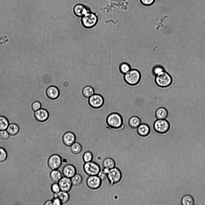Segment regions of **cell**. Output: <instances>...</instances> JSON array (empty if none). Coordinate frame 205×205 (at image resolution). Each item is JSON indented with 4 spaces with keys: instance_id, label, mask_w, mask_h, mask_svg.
Instances as JSON below:
<instances>
[{
    "instance_id": "1",
    "label": "cell",
    "mask_w": 205,
    "mask_h": 205,
    "mask_svg": "<svg viewBox=\"0 0 205 205\" xmlns=\"http://www.w3.org/2000/svg\"><path fill=\"white\" fill-rule=\"evenodd\" d=\"M155 82L159 87L165 88L169 87L171 84L172 79L171 76L164 71L156 75Z\"/></svg>"
},
{
    "instance_id": "2",
    "label": "cell",
    "mask_w": 205,
    "mask_h": 205,
    "mask_svg": "<svg viewBox=\"0 0 205 205\" xmlns=\"http://www.w3.org/2000/svg\"><path fill=\"white\" fill-rule=\"evenodd\" d=\"M106 123L110 128L117 129L123 123V119L119 113L114 112L108 115L106 119Z\"/></svg>"
},
{
    "instance_id": "3",
    "label": "cell",
    "mask_w": 205,
    "mask_h": 205,
    "mask_svg": "<svg viewBox=\"0 0 205 205\" xmlns=\"http://www.w3.org/2000/svg\"><path fill=\"white\" fill-rule=\"evenodd\" d=\"M124 78L128 85L134 86L137 85L140 82L141 75L139 71L135 69H130L124 74Z\"/></svg>"
},
{
    "instance_id": "4",
    "label": "cell",
    "mask_w": 205,
    "mask_h": 205,
    "mask_svg": "<svg viewBox=\"0 0 205 205\" xmlns=\"http://www.w3.org/2000/svg\"><path fill=\"white\" fill-rule=\"evenodd\" d=\"M98 20L96 14L92 13H87L82 17L81 20L82 25L87 29L93 27L96 24Z\"/></svg>"
},
{
    "instance_id": "5",
    "label": "cell",
    "mask_w": 205,
    "mask_h": 205,
    "mask_svg": "<svg viewBox=\"0 0 205 205\" xmlns=\"http://www.w3.org/2000/svg\"><path fill=\"white\" fill-rule=\"evenodd\" d=\"M153 127L156 132L163 134L168 131L170 129V125L169 122L166 119H157L155 121Z\"/></svg>"
},
{
    "instance_id": "6",
    "label": "cell",
    "mask_w": 205,
    "mask_h": 205,
    "mask_svg": "<svg viewBox=\"0 0 205 205\" xmlns=\"http://www.w3.org/2000/svg\"><path fill=\"white\" fill-rule=\"evenodd\" d=\"M122 175L120 170L117 167L109 170L107 173V178L111 185L119 182L121 180Z\"/></svg>"
},
{
    "instance_id": "7",
    "label": "cell",
    "mask_w": 205,
    "mask_h": 205,
    "mask_svg": "<svg viewBox=\"0 0 205 205\" xmlns=\"http://www.w3.org/2000/svg\"><path fill=\"white\" fill-rule=\"evenodd\" d=\"M83 168L85 173L89 176L97 175L100 170L99 166L92 161L85 162L83 165Z\"/></svg>"
},
{
    "instance_id": "8",
    "label": "cell",
    "mask_w": 205,
    "mask_h": 205,
    "mask_svg": "<svg viewBox=\"0 0 205 205\" xmlns=\"http://www.w3.org/2000/svg\"><path fill=\"white\" fill-rule=\"evenodd\" d=\"M104 100L103 97L99 94H93L88 99L90 106L94 109L101 107L103 105Z\"/></svg>"
},
{
    "instance_id": "9",
    "label": "cell",
    "mask_w": 205,
    "mask_h": 205,
    "mask_svg": "<svg viewBox=\"0 0 205 205\" xmlns=\"http://www.w3.org/2000/svg\"><path fill=\"white\" fill-rule=\"evenodd\" d=\"M62 163V160L61 157L56 154L51 155L47 161L48 165L52 170H57L61 167Z\"/></svg>"
},
{
    "instance_id": "10",
    "label": "cell",
    "mask_w": 205,
    "mask_h": 205,
    "mask_svg": "<svg viewBox=\"0 0 205 205\" xmlns=\"http://www.w3.org/2000/svg\"><path fill=\"white\" fill-rule=\"evenodd\" d=\"M102 180L97 175L90 176L87 178L86 183L87 187L92 190L99 188L102 184Z\"/></svg>"
},
{
    "instance_id": "11",
    "label": "cell",
    "mask_w": 205,
    "mask_h": 205,
    "mask_svg": "<svg viewBox=\"0 0 205 205\" xmlns=\"http://www.w3.org/2000/svg\"><path fill=\"white\" fill-rule=\"evenodd\" d=\"M60 190L68 192L71 189L72 185L71 179L62 177L58 182Z\"/></svg>"
},
{
    "instance_id": "12",
    "label": "cell",
    "mask_w": 205,
    "mask_h": 205,
    "mask_svg": "<svg viewBox=\"0 0 205 205\" xmlns=\"http://www.w3.org/2000/svg\"><path fill=\"white\" fill-rule=\"evenodd\" d=\"M35 119L39 122H44L46 121L49 118V113L45 109L40 108L35 111L34 113Z\"/></svg>"
},
{
    "instance_id": "13",
    "label": "cell",
    "mask_w": 205,
    "mask_h": 205,
    "mask_svg": "<svg viewBox=\"0 0 205 205\" xmlns=\"http://www.w3.org/2000/svg\"><path fill=\"white\" fill-rule=\"evenodd\" d=\"M75 134L70 131L65 133L62 137V141L64 144L67 146H70L76 140Z\"/></svg>"
},
{
    "instance_id": "14",
    "label": "cell",
    "mask_w": 205,
    "mask_h": 205,
    "mask_svg": "<svg viewBox=\"0 0 205 205\" xmlns=\"http://www.w3.org/2000/svg\"><path fill=\"white\" fill-rule=\"evenodd\" d=\"M62 173L64 176L71 179L76 173V168L72 164H67L63 167Z\"/></svg>"
},
{
    "instance_id": "15",
    "label": "cell",
    "mask_w": 205,
    "mask_h": 205,
    "mask_svg": "<svg viewBox=\"0 0 205 205\" xmlns=\"http://www.w3.org/2000/svg\"><path fill=\"white\" fill-rule=\"evenodd\" d=\"M46 93L47 97L52 100L57 99L60 95L59 89L57 87L54 86L48 87L46 89Z\"/></svg>"
},
{
    "instance_id": "16",
    "label": "cell",
    "mask_w": 205,
    "mask_h": 205,
    "mask_svg": "<svg viewBox=\"0 0 205 205\" xmlns=\"http://www.w3.org/2000/svg\"><path fill=\"white\" fill-rule=\"evenodd\" d=\"M150 128L149 125L145 123H141L137 128V132L140 136L145 137L150 133Z\"/></svg>"
},
{
    "instance_id": "17",
    "label": "cell",
    "mask_w": 205,
    "mask_h": 205,
    "mask_svg": "<svg viewBox=\"0 0 205 205\" xmlns=\"http://www.w3.org/2000/svg\"><path fill=\"white\" fill-rule=\"evenodd\" d=\"M73 11L75 14L79 17H82L87 13V7L80 4L75 5L73 8Z\"/></svg>"
},
{
    "instance_id": "18",
    "label": "cell",
    "mask_w": 205,
    "mask_h": 205,
    "mask_svg": "<svg viewBox=\"0 0 205 205\" xmlns=\"http://www.w3.org/2000/svg\"><path fill=\"white\" fill-rule=\"evenodd\" d=\"M168 111L165 107H160L156 110L155 113V116L157 119H166L168 116Z\"/></svg>"
},
{
    "instance_id": "19",
    "label": "cell",
    "mask_w": 205,
    "mask_h": 205,
    "mask_svg": "<svg viewBox=\"0 0 205 205\" xmlns=\"http://www.w3.org/2000/svg\"><path fill=\"white\" fill-rule=\"evenodd\" d=\"M54 197L59 199L63 204L68 202L70 198L68 192L61 190L54 194Z\"/></svg>"
},
{
    "instance_id": "20",
    "label": "cell",
    "mask_w": 205,
    "mask_h": 205,
    "mask_svg": "<svg viewBox=\"0 0 205 205\" xmlns=\"http://www.w3.org/2000/svg\"><path fill=\"white\" fill-rule=\"evenodd\" d=\"M128 123L129 125L131 128L136 129L141 123V120L137 116H133L129 119Z\"/></svg>"
},
{
    "instance_id": "21",
    "label": "cell",
    "mask_w": 205,
    "mask_h": 205,
    "mask_svg": "<svg viewBox=\"0 0 205 205\" xmlns=\"http://www.w3.org/2000/svg\"><path fill=\"white\" fill-rule=\"evenodd\" d=\"M62 177V173L57 170H52L50 174V179L54 182L58 183Z\"/></svg>"
},
{
    "instance_id": "22",
    "label": "cell",
    "mask_w": 205,
    "mask_h": 205,
    "mask_svg": "<svg viewBox=\"0 0 205 205\" xmlns=\"http://www.w3.org/2000/svg\"><path fill=\"white\" fill-rule=\"evenodd\" d=\"M102 165L104 168L109 170L115 167V164L113 159L108 158L104 160L103 162Z\"/></svg>"
},
{
    "instance_id": "23",
    "label": "cell",
    "mask_w": 205,
    "mask_h": 205,
    "mask_svg": "<svg viewBox=\"0 0 205 205\" xmlns=\"http://www.w3.org/2000/svg\"><path fill=\"white\" fill-rule=\"evenodd\" d=\"M19 130V127L17 125L14 123H11L9 125L6 131L9 135H14L18 132Z\"/></svg>"
},
{
    "instance_id": "24",
    "label": "cell",
    "mask_w": 205,
    "mask_h": 205,
    "mask_svg": "<svg viewBox=\"0 0 205 205\" xmlns=\"http://www.w3.org/2000/svg\"><path fill=\"white\" fill-rule=\"evenodd\" d=\"M194 201L193 198L189 195H186L182 198L181 203L182 205H193Z\"/></svg>"
},
{
    "instance_id": "25",
    "label": "cell",
    "mask_w": 205,
    "mask_h": 205,
    "mask_svg": "<svg viewBox=\"0 0 205 205\" xmlns=\"http://www.w3.org/2000/svg\"><path fill=\"white\" fill-rule=\"evenodd\" d=\"M94 91L92 87L90 86H85L83 89L82 93L85 98H89L94 94Z\"/></svg>"
},
{
    "instance_id": "26",
    "label": "cell",
    "mask_w": 205,
    "mask_h": 205,
    "mask_svg": "<svg viewBox=\"0 0 205 205\" xmlns=\"http://www.w3.org/2000/svg\"><path fill=\"white\" fill-rule=\"evenodd\" d=\"M70 149L72 153L77 155L81 152L82 147L79 143L75 142L70 146Z\"/></svg>"
},
{
    "instance_id": "27",
    "label": "cell",
    "mask_w": 205,
    "mask_h": 205,
    "mask_svg": "<svg viewBox=\"0 0 205 205\" xmlns=\"http://www.w3.org/2000/svg\"><path fill=\"white\" fill-rule=\"evenodd\" d=\"M71 180L72 185L77 186L81 183L83 179L80 174L76 173L71 178Z\"/></svg>"
},
{
    "instance_id": "28",
    "label": "cell",
    "mask_w": 205,
    "mask_h": 205,
    "mask_svg": "<svg viewBox=\"0 0 205 205\" xmlns=\"http://www.w3.org/2000/svg\"><path fill=\"white\" fill-rule=\"evenodd\" d=\"M8 125L7 119L4 116H0V131L5 130Z\"/></svg>"
},
{
    "instance_id": "29",
    "label": "cell",
    "mask_w": 205,
    "mask_h": 205,
    "mask_svg": "<svg viewBox=\"0 0 205 205\" xmlns=\"http://www.w3.org/2000/svg\"><path fill=\"white\" fill-rule=\"evenodd\" d=\"M93 158V155L90 151H87L83 154V160L85 163L91 161Z\"/></svg>"
},
{
    "instance_id": "30",
    "label": "cell",
    "mask_w": 205,
    "mask_h": 205,
    "mask_svg": "<svg viewBox=\"0 0 205 205\" xmlns=\"http://www.w3.org/2000/svg\"><path fill=\"white\" fill-rule=\"evenodd\" d=\"M120 69L122 73L125 74L130 70V67L127 63H123L120 65Z\"/></svg>"
},
{
    "instance_id": "31",
    "label": "cell",
    "mask_w": 205,
    "mask_h": 205,
    "mask_svg": "<svg viewBox=\"0 0 205 205\" xmlns=\"http://www.w3.org/2000/svg\"><path fill=\"white\" fill-rule=\"evenodd\" d=\"M7 156V153L5 149L0 147V162L4 161L6 159Z\"/></svg>"
},
{
    "instance_id": "32",
    "label": "cell",
    "mask_w": 205,
    "mask_h": 205,
    "mask_svg": "<svg viewBox=\"0 0 205 205\" xmlns=\"http://www.w3.org/2000/svg\"><path fill=\"white\" fill-rule=\"evenodd\" d=\"M51 189L54 194L57 193L60 191L58 184L57 182H54L51 185Z\"/></svg>"
},
{
    "instance_id": "33",
    "label": "cell",
    "mask_w": 205,
    "mask_h": 205,
    "mask_svg": "<svg viewBox=\"0 0 205 205\" xmlns=\"http://www.w3.org/2000/svg\"><path fill=\"white\" fill-rule=\"evenodd\" d=\"M97 175L102 181L105 180L107 178V173L105 172L103 170H100Z\"/></svg>"
},
{
    "instance_id": "34",
    "label": "cell",
    "mask_w": 205,
    "mask_h": 205,
    "mask_svg": "<svg viewBox=\"0 0 205 205\" xmlns=\"http://www.w3.org/2000/svg\"><path fill=\"white\" fill-rule=\"evenodd\" d=\"M41 103L38 101H35L34 102L32 105V108L33 110L36 111L41 108Z\"/></svg>"
},
{
    "instance_id": "35",
    "label": "cell",
    "mask_w": 205,
    "mask_h": 205,
    "mask_svg": "<svg viewBox=\"0 0 205 205\" xmlns=\"http://www.w3.org/2000/svg\"><path fill=\"white\" fill-rule=\"evenodd\" d=\"M9 134L5 130L0 131V137L3 140H6L9 137Z\"/></svg>"
},
{
    "instance_id": "36",
    "label": "cell",
    "mask_w": 205,
    "mask_h": 205,
    "mask_svg": "<svg viewBox=\"0 0 205 205\" xmlns=\"http://www.w3.org/2000/svg\"><path fill=\"white\" fill-rule=\"evenodd\" d=\"M141 3L145 6H149L153 4L155 0H140Z\"/></svg>"
},
{
    "instance_id": "37",
    "label": "cell",
    "mask_w": 205,
    "mask_h": 205,
    "mask_svg": "<svg viewBox=\"0 0 205 205\" xmlns=\"http://www.w3.org/2000/svg\"><path fill=\"white\" fill-rule=\"evenodd\" d=\"M164 71L162 68L160 66H158L154 68L153 71L154 74L156 75Z\"/></svg>"
},
{
    "instance_id": "38",
    "label": "cell",
    "mask_w": 205,
    "mask_h": 205,
    "mask_svg": "<svg viewBox=\"0 0 205 205\" xmlns=\"http://www.w3.org/2000/svg\"><path fill=\"white\" fill-rule=\"evenodd\" d=\"M52 200L53 205H61L63 204L60 200L57 198L54 197Z\"/></svg>"
},
{
    "instance_id": "39",
    "label": "cell",
    "mask_w": 205,
    "mask_h": 205,
    "mask_svg": "<svg viewBox=\"0 0 205 205\" xmlns=\"http://www.w3.org/2000/svg\"><path fill=\"white\" fill-rule=\"evenodd\" d=\"M125 129V126L123 123L120 127L117 129L120 131H123Z\"/></svg>"
},
{
    "instance_id": "40",
    "label": "cell",
    "mask_w": 205,
    "mask_h": 205,
    "mask_svg": "<svg viewBox=\"0 0 205 205\" xmlns=\"http://www.w3.org/2000/svg\"><path fill=\"white\" fill-rule=\"evenodd\" d=\"M44 205H53L52 200H48L46 201L44 203Z\"/></svg>"
},
{
    "instance_id": "41",
    "label": "cell",
    "mask_w": 205,
    "mask_h": 205,
    "mask_svg": "<svg viewBox=\"0 0 205 205\" xmlns=\"http://www.w3.org/2000/svg\"><path fill=\"white\" fill-rule=\"evenodd\" d=\"M62 163H66L67 162H66L67 161H66V159H64L63 160L62 159Z\"/></svg>"
}]
</instances>
